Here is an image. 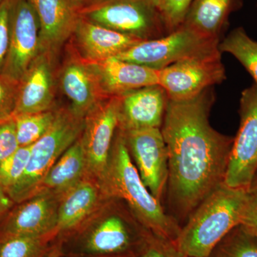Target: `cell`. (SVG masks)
<instances>
[{"instance_id":"6da1fadb","label":"cell","mask_w":257,"mask_h":257,"mask_svg":"<svg viewBox=\"0 0 257 257\" xmlns=\"http://www.w3.org/2000/svg\"><path fill=\"white\" fill-rule=\"evenodd\" d=\"M214 102L212 87L192 99L167 102L161 130L168 151V201L177 221L188 219L224 183L234 138L211 126Z\"/></svg>"},{"instance_id":"7a4b0ae2","label":"cell","mask_w":257,"mask_h":257,"mask_svg":"<svg viewBox=\"0 0 257 257\" xmlns=\"http://www.w3.org/2000/svg\"><path fill=\"white\" fill-rule=\"evenodd\" d=\"M99 183L106 199L124 201L147 231L175 246L181 230L179 222L166 212L160 201L144 184L130 156L124 135L118 128L105 173Z\"/></svg>"},{"instance_id":"3957f363","label":"cell","mask_w":257,"mask_h":257,"mask_svg":"<svg viewBox=\"0 0 257 257\" xmlns=\"http://www.w3.org/2000/svg\"><path fill=\"white\" fill-rule=\"evenodd\" d=\"M248 198V190L221 184L189 216L175 241L177 252L209 257L218 243L241 224Z\"/></svg>"},{"instance_id":"277c9868","label":"cell","mask_w":257,"mask_h":257,"mask_svg":"<svg viewBox=\"0 0 257 257\" xmlns=\"http://www.w3.org/2000/svg\"><path fill=\"white\" fill-rule=\"evenodd\" d=\"M84 119V116L74 112L69 105L57 107L53 124L32 145L30 160L23 177L7 192L15 204L40 192L49 171L62 154L80 138Z\"/></svg>"},{"instance_id":"5b68a950","label":"cell","mask_w":257,"mask_h":257,"mask_svg":"<svg viewBox=\"0 0 257 257\" xmlns=\"http://www.w3.org/2000/svg\"><path fill=\"white\" fill-rule=\"evenodd\" d=\"M78 15L142 41L169 34L157 0H97Z\"/></svg>"},{"instance_id":"8992f818","label":"cell","mask_w":257,"mask_h":257,"mask_svg":"<svg viewBox=\"0 0 257 257\" xmlns=\"http://www.w3.org/2000/svg\"><path fill=\"white\" fill-rule=\"evenodd\" d=\"M219 43L182 25L165 36L139 42L115 58L160 70L186 59L219 53Z\"/></svg>"},{"instance_id":"52a82bcc","label":"cell","mask_w":257,"mask_h":257,"mask_svg":"<svg viewBox=\"0 0 257 257\" xmlns=\"http://www.w3.org/2000/svg\"><path fill=\"white\" fill-rule=\"evenodd\" d=\"M99 217L89 219L73 234L62 238L65 254L127 256L138 243L133 221L116 211Z\"/></svg>"},{"instance_id":"ba28073f","label":"cell","mask_w":257,"mask_h":257,"mask_svg":"<svg viewBox=\"0 0 257 257\" xmlns=\"http://www.w3.org/2000/svg\"><path fill=\"white\" fill-rule=\"evenodd\" d=\"M239 127L234 138L224 184L248 191L257 171V86L241 92Z\"/></svg>"},{"instance_id":"9c48e42d","label":"cell","mask_w":257,"mask_h":257,"mask_svg":"<svg viewBox=\"0 0 257 257\" xmlns=\"http://www.w3.org/2000/svg\"><path fill=\"white\" fill-rule=\"evenodd\" d=\"M221 52L181 60L159 70V85L169 99H192L226 79Z\"/></svg>"},{"instance_id":"30bf717a","label":"cell","mask_w":257,"mask_h":257,"mask_svg":"<svg viewBox=\"0 0 257 257\" xmlns=\"http://www.w3.org/2000/svg\"><path fill=\"white\" fill-rule=\"evenodd\" d=\"M117 128V96L101 101L84 116L81 140L87 161V176L99 182L105 173Z\"/></svg>"},{"instance_id":"8fae6325","label":"cell","mask_w":257,"mask_h":257,"mask_svg":"<svg viewBox=\"0 0 257 257\" xmlns=\"http://www.w3.org/2000/svg\"><path fill=\"white\" fill-rule=\"evenodd\" d=\"M121 132L144 184L161 202L169 177L168 151L161 128Z\"/></svg>"},{"instance_id":"7c38bea8","label":"cell","mask_w":257,"mask_h":257,"mask_svg":"<svg viewBox=\"0 0 257 257\" xmlns=\"http://www.w3.org/2000/svg\"><path fill=\"white\" fill-rule=\"evenodd\" d=\"M65 51L57 76L59 87L70 101L71 109L84 117L109 96L103 89L95 64L84 60L71 41L67 42Z\"/></svg>"},{"instance_id":"4fadbf2b","label":"cell","mask_w":257,"mask_h":257,"mask_svg":"<svg viewBox=\"0 0 257 257\" xmlns=\"http://www.w3.org/2000/svg\"><path fill=\"white\" fill-rule=\"evenodd\" d=\"M40 26L29 0H13L9 49L1 74L20 81L40 53Z\"/></svg>"},{"instance_id":"5bb4252c","label":"cell","mask_w":257,"mask_h":257,"mask_svg":"<svg viewBox=\"0 0 257 257\" xmlns=\"http://www.w3.org/2000/svg\"><path fill=\"white\" fill-rule=\"evenodd\" d=\"M62 196L42 189L17 203L0 222V241L12 236H37L57 231V214Z\"/></svg>"},{"instance_id":"9a60e30c","label":"cell","mask_w":257,"mask_h":257,"mask_svg":"<svg viewBox=\"0 0 257 257\" xmlns=\"http://www.w3.org/2000/svg\"><path fill=\"white\" fill-rule=\"evenodd\" d=\"M54 56L40 52L19 82L15 114L37 113L55 108L56 73Z\"/></svg>"},{"instance_id":"2e32d148","label":"cell","mask_w":257,"mask_h":257,"mask_svg":"<svg viewBox=\"0 0 257 257\" xmlns=\"http://www.w3.org/2000/svg\"><path fill=\"white\" fill-rule=\"evenodd\" d=\"M118 96V128L121 131L161 128L169 98L160 85L150 86Z\"/></svg>"},{"instance_id":"e0dca14e","label":"cell","mask_w":257,"mask_h":257,"mask_svg":"<svg viewBox=\"0 0 257 257\" xmlns=\"http://www.w3.org/2000/svg\"><path fill=\"white\" fill-rule=\"evenodd\" d=\"M108 200L100 183L85 176L61 197L57 223L59 237L64 239L77 231Z\"/></svg>"},{"instance_id":"ac0fdd59","label":"cell","mask_w":257,"mask_h":257,"mask_svg":"<svg viewBox=\"0 0 257 257\" xmlns=\"http://www.w3.org/2000/svg\"><path fill=\"white\" fill-rule=\"evenodd\" d=\"M82 57L97 63L127 50L142 40L104 28L79 16L69 39Z\"/></svg>"},{"instance_id":"d6986e66","label":"cell","mask_w":257,"mask_h":257,"mask_svg":"<svg viewBox=\"0 0 257 257\" xmlns=\"http://www.w3.org/2000/svg\"><path fill=\"white\" fill-rule=\"evenodd\" d=\"M38 17L40 26V52L57 58L72 37L78 13L72 0H29Z\"/></svg>"},{"instance_id":"ffe728a7","label":"cell","mask_w":257,"mask_h":257,"mask_svg":"<svg viewBox=\"0 0 257 257\" xmlns=\"http://www.w3.org/2000/svg\"><path fill=\"white\" fill-rule=\"evenodd\" d=\"M94 64L108 96H119L140 88L159 85L157 69L115 57Z\"/></svg>"},{"instance_id":"44dd1931","label":"cell","mask_w":257,"mask_h":257,"mask_svg":"<svg viewBox=\"0 0 257 257\" xmlns=\"http://www.w3.org/2000/svg\"><path fill=\"white\" fill-rule=\"evenodd\" d=\"M237 0H193L182 25L204 36L220 40Z\"/></svg>"},{"instance_id":"7402d4cb","label":"cell","mask_w":257,"mask_h":257,"mask_svg":"<svg viewBox=\"0 0 257 257\" xmlns=\"http://www.w3.org/2000/svg\"><path fill=\"white\" fill-rule=\"evenodd\" d=\"M85 176L87 161L80 136L49 171L42 182L40 190L47 189L62 196Z\"/></svg>"},{"instance_id":"603a6c76","label":"cell","mask_w":257,"mask_h":257,"mask_svg":"<svg viewBox=\"0 0 257 257\" xmlns=\"http://www.w3.org/2000/svg\"><path fill=\"white\" fill-rule=\"evenodd\" d=\"M57 231L37 236H12L0 241V257H46Z\"/></svg>"},{"instance_id":"cb8c5ba5","label":"cell","mask_w":257,"mask_h":257,"mask_svg":"<svg viewBox=\"0 0 257 257\" xmlns=\"http://www.w3.org/2000/svg\"><path fill=\"white\" fill-rule=\"evenodd\" d=\"M221 52L230 54L239 61L257 86V42L239 27L230 32L219 46Z\"/></svg>"},{"instance_id":"d4e9b609","label":"cell","mask_w":257,"mask_h":257,"mask_svg":"<svg viewBox=\"0 0 257 257\" xmlns=\"http://www.w3.org/2000/svg\"><path fill=\"white\" fill-rule=\"evenodd\" d=\"M57 107L37 113L13 115L20 147L32 146L48 131L57 115Z\"/></svg>"},{"instance_id":"484cf974","label":"cell","mask_w":257,"mask_h":257,"mask_svg":"<svg viewBox=\"0 0 257 257\" xmlns=\"http://www.w3.org/2000/svg\"><path fill=\"white\" fill-rule=\"evenodd\" d=\"M213 250V256L257 257V238L242 224L236 226Z\"/></svg>"},{"instance_id":"4316f807","label":"cell","mask_w":257,"mask_h":257,"mask_svg":"<svg viewBox=\"0 0 257 257\" xmlns=\"http://www.w3.org/2000/svg\"><path fill=\"white\" fill-rule=\"evenodd\" d=\"M31 146L20 147L0 163V187L8 192L23 177L30 160Z\"/></svg>"},{"instance_id":"83f0119b","label":"cell","mask_w":257,"mask_h":257,"mask_svg":"<svg viewBox=\"0 0 257 257\" xmlns=\"http://www.w3.org/2000/svg\"><path fill=\"white\" fill-rule=\"evenodd\" d=\"M167 32H173L183 24L193 0H157Z\"/></svg>"},{"instance_id":"f1b7e54d","label":"cell","mask_w":257,"mask_h":257,"mask_svg":"<svg viewBox=\"0 0 257 257\" xmlns=\"http://www.w3.org/2000/svg\"><path fill=\"white\" fill-rule=\"evenodd\" d=\"M19 82L0 74V121L13 117L18 102Z\"/></svg>"},{"instance_id":"f546056e","label":"cell","mask_w":257,"mask_h":257,"mask_svg":"<svg viewBox=\"0 0 257 257\" xmlns=\"http://www.w3.org/2000/svg\"><path fill=\"white\" fill-rule=\"evenodd\" d=\"M19 147L13 116L0 121V163L16 152Z\"/></svg>"},{"instance_id":"4dcf8cb0","label":"cell","mask_w":257,"mask_h":257,"mask_svg":"<svg viewBox=\"0 0 257 257\" xmlns=\"http://www.w3.org/2000/svg\"><path fill=\"white\" fill-rule=\"evenodd\" d=\"M13 0L0 2V74L3 72L9 49L10 12Z\"/></svg>"},{"instance_id":"1f68e13d","label":"cell","mask_w":257,"mask_h":257,"mask_svg":"<svg viewBox=\"0 0 257 257\" xmlns=\"http://www.w3.org/2000/svg\"><path fill=\"white\" fill-rule=\"evenodd\" d=\"M241 224L249 230L257 238V197L250 193Z\"/></svg>"},{"instance_id":"d6a6232c","label":"cell","mask_w":257,"mask_h":257,"mask_svg":"<svg viewBox=\"0 0 257 257\" xmlns=\"http://www.w3.org/2000/svg\"><path fill=\"white\" fill-rule=\"evenodd\" d=\"M139 257H170L167 251L158 244H147Z\"/></svg>"},{"instance_id":"836d02e7","label":"cell","mask_w":257,"mask_h":257,"mask_svg":"<svg viewBox=\"0 0 257 257\" xmlns=\"http://www.w3.org/2000/svg\"><path fill=\"white\" fill-rule=\"evenodd\" d=\"M15 204L8 193L0 187V222Z\"/></svg>"},{"instance_id":"e575fe53","label":"cell","mask_w":257,"mask_h":257,"mask_svg":"<svg viewBox=\"0 0 257 257\" xmlns=\"http://www.w3.org/2000/svg\"><path fill=\"white\" fill-rule=\"evenodd\" d=\"M63 239L62 238L58 237L55 240V242L52 244L50 251L46 257H63Z\"/></svg>"},{"instance_id":"d590c367","label":"cell","mask_w":257,"mask_h":257,"mask_svg":"<svg viewBox=\"0 0 257 257\" xmlns=\"http://www.w3.org/2000/svg\"><path fill=\"white\" fill-rule=\"evenodd\" d=\"M96 1L97 0H72V3L74 9L78 13L79 11L95 3Z\"/></svg>"},{"instance_id":"8d00e7d4","label":"cell","mask_w":257,"mask_h":257,"mask_svg":"<svg viewBox=\"0 0 257 257\" xmlns=\"http://www.w3.org/2000/svg\"><path fill=\"white\" fill-rule=\"evenodd\" d=\"M248 192L254 197H257V171L252 182H251V185H250L249 189H248Z\"/></svg>"},{"instance_id":"74e56055","label":"cell","mask_w":257,"mask_h":257,"mask_svg":"<svg viewBox=\"0 0 257 257\" xmlns=\"http://www.w3.org/2000/svg\"><path fill=\"white\" fill-rule=\"evenodd\" d=\"M63 257H127V256H121V255H107V256H87V255L65 254L64 253Z\"/></svg>"},{"instance_id":"f35d334b","label":"cell","mask_w":257,"mask_h":257,"mask_svg":"<svg viewBox=\"0 0 257 257\" xmlns=\"http://www.w3.org/2000/svg\"><path fill=\"white\" fill-rule=\"evenodd\" d=\"M180 257H188V256H180Z\"/></svg>"},{"instance_id":"ab89813d","label":"cell","mask_w":257,"mask_h":257,"mask_svg":"<svg viewBox=\"0 0 257 257\" xmlns=\"http://www.w3.org/2000/svg\"><path fill=\"white\" fill-rule=\"evenodd\" d=\"M3 1V0H0V2Z\"/></svg>"}]
</instances>
